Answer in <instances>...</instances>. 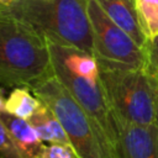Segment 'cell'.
I'll list each match as a JSON object with an SVG mask.
<instances>
[{"instance_id":"cell-9","label":"cell","mask_w":158,"mask_h":158,"mask_svg":"<svg viewBox=\"0 0 158 158\" xmlns=\"http://www.w3.org/2000/svg\"><path fill=\"white\" fill-rule=\"evenodd\" d=\"M0 120L4 122L11 138L26 158H35L40 153L44 143L27 120L20 118L9 112H1Z\"/></svg>"},{"instance_id":"cell-19","label":"cell","mask_w":158,"mask_h":158,"mask_svg":"<svg viewBox=\"0 0 158 158\" xmlns=\"http://www.w3.org/2000/svg\"><path fill=\"white\" fill-rule=\"evenodd\" d=\"M0 158H1V157H0Z\"/></svg>"},{"instance_id":"cell-10","label":"cell","mask_w":158,"mask_h":158,"mask_svg":"<svg viewBox=\"0 0 158 158\" xmlns=\"http://www.w3.org/2000/svg\"><path fill=\"white\" fill-rule=\"evenodd\" d=\"M37 132L42 142L70 143V139L56 115L42 102V106L27 120Z\"/></svg>"},{"instance_id":"cell-15","label":"cell","mask_w":158,"mask_h":158,"mask_svg":"<svg viewBox=\"0 0 158 158\" xmlns=\"http://www.w3.org/2000/svg\"><path fill=\"white\" fill-rule=\"evenodd\" d=\"M146 51V68L158 79V35L147 41L144 46Z\"/></svg>"},{"instance_id":"cell-13","label":"cell","mask_w":158,"mask_h":158,"mask_svg":"<svg viewBox=\"0 0 158 158\" xmlns=\"http://www.w3.org/2000/svg\"><path fill=\"white\" fill-rule=\"evenodd\" d=\"M35 158H81L72 143H51L43 144L42 149Z\"/></svg>"},{"instance_id":"cell-7","label":"cell","mask_w":158,"mask_h":158,"mask_svg":"<svg viewBox=\"0 0 158 158\" xmlns=\"http://www.w3.org/2000/svg\"><path fill=\"white\" fill-rule=\"evenodd\" d=\"M120 158H158V128L116 120Z\"/></svg>"},{"instance_id":"cell-6","label":"cell","mask_w":158,"mask_h":158,"mask_svg":"<svg viewBox=\"0 0 158 158\" xmlns=\"http://www.w3.org/2000/svg\"><path fill=\"white\" fill-rule=\"evenodd\" d=\"M88 15L91 27L93 53L99 65L120 69L146 67L144 48L138 46L111 20L96 0L88 1Z\"/></svg>"},{"instance_id":"cell-18","label":"cell","mask_w":158,"mask_h":158,"mask_svg":"<svg viewBox=\"0 0 158 158\" xmlns=\"http://www.w3.org/2000/svg\"><path fill=\"white\" fill-rule=\"evenodd\" d=\"M4 7H5V5H4V4H2V1L0 0V12H1V10H2Z\"/></svg>"},{"instance_id":"cell-14","label":"cell","mask_w":158,"mask_h":158,"mask_svg":"<svg viewBox=\"0 0 158 158\" xmlns=\"http://www.w3.org/2000/svg\"><path fill=\"white\" fill-rule=\"evenodd\" d=\"M0 157L1 158H26L11 138L6 126L0 120Z\"/></svg>"},{"instance_id":"cell-17","label":"cell","mask_w":158,"mask_h":158,"mask_svg":"<svg viewBox=\"0 0 158 158\" xmlns=\"http://www.w3.org/2000/svg\"><path fill=\"white\" fill-rule=\"evenodd\" d=\"M1 1H2L4 5H10V4H12V2H15L17 0H1Z\"/></svg>"},{"instance_id":"cell-4","label":"cell","mask_w":158,"mask_h":158,"mask_svg":"<svg viewBox=\"0 0 158 158\" xmlns=\"http://www.w3.org/2000/svg\"><path fill=\"white\" fill-rule=\"evenodd\" d=\"M100 80L115 120L158 128V79L144 67L99 65Z\"/></svg>"},{"instance_id":"cell-8","label":"cell","mask_w":158,"mask_h":158,"mask_svg":"<svg viewBox=\"0 0 158 158\" xmlns=\"http://www.w3.org/2000/svg\"><path fill=\"white\" fill-rule=\"evenodd\" d=\"M107 16L123 30L138 46L143 47L147 43L138 15L135 6V0H96Z\"/></svg>"},{"instance_id":"cell-1","label":"cell","mask_w":158,"mask_h":158,"mask_svg":"<svg viewBox=\"0 0 158 158\" xmlns=\"http://www.w3.org/2000/svg\"><path fill=\"white\" fill-rule=\"evenodd\" d=\"M54 77L67 88L90 118L104 158H120V138L115 116L100 80L93 54L48 41Z\"/></svg>"},{"instance_id":"cell-12","label":"cell","mask_w":158,"mask_h":158,"mask_svg":"<svg viewBox=\"0 0 158 158\" xmlns=\"http://www.w3.org/2000/svg\"><path fill=\"white\" fill-rule=\"evenodd\" d=\"M139 25L147 41L158 35V0H135Z\"/></svg>"},{"instance_id":"cell-2","label":"cell","mask_w":158,"mask_h":158,"mask_svg":"<svg viewBox=\"0 0 158 158\" xmlns=\"http://www.w3.org/2000/svg\"><path fill=\"white\" fill-rule=\"evenodd\" d=\"M89 0H17L5 5L0 16L23 21L47 41L93 54Z\"/></svg>"},{"instance_id":"cell-16","label":"cell","mask_w":158,"mask_h":158,"mask_svg":"<svg viewBox=\"0 0 158 158\" xmlns=\"http://www.w3.org/2000/svg\"><path fill=\"white\" fill-rule=\"evenodd\" d=\"M5 105H6V98H5V89L0 86V114L5 112Z\"/></svg>"},{"instance_id":"cell-11","label":"cell","mask_w":158,"mask_h":158,"mask_svg":"<svg viewBox=\"0 0 158 158\" xmlns=\"http://www.w3.org/2000/svg\"><path fill=\"white\" fill-rule=\"evenodd\" d=\"M42 101L26 86H16L6 98L5 112L28 120L40 107Z\"/></svg>"},{"instance_id":"cell-3","label":"cell","mask_w":158,"mask_h":158,"mask_svg":"<svg viewBox=\"0 0 158 158\" xmlns=\"http://www.w3.org/2000/svg\"><path fill=\"white\" fill-rule=\"evenodd\" d=\"M53 75L48 41L28 23L0 16V83L31 88Z\"/></svg>"},{"instance_id":"cell-5","label":"cell","mask_w":158,"mask_h":158,"mask_svg":"<svg viewBox=\"0 0 158 158\" xmlns=\"http://www.w3.org/2000/svg\"><path fill=\"white\" fill-rule=\"evenodd\" d=\"M28 89L56 115L81 158H104L90 118L54 74Z\"/></svg>"}]
</instances>
